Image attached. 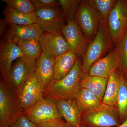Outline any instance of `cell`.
<instances>
[{
	"mask_svg": "<svg viewBox=\"0 0 127 127\" xmlns=\"http://www.w3.org/2000/svg\"><path fill=\"white\" fill-rule=\"evenodd\" d=\"M83 77L82 62L78 57L68 75L59 80L53 79L43 90V97L56 102L76 98L81 89L80 82Z\"/></svg>",
	"mask_w": 127,
	"mask_h": 127,
	"instance_id": "cell-1",
	"label": "cell"
},
{
	"mask_svg": "<svg viewBox=\"0 0 127 127\" xmlns=\"http://www.w3.org/2000/svg\"><path fill=\"white\" fill-rule=\"evenodd\" d=\"M113 46L108 28L107 20L101 19L98 31L89 44L82 57L83 76L88 73L94 63L108 54L113 49Z\"/></svg>",
	"mask_w": 127,
	"mask_h": 127,
	"instance_id": "cell-2",
	"label": "cell"
},
{
	"mask_svg": "<svg viewBox=\"0 0 127 127\" xmlns=\"http://www.w3.org/2000/svg\"><path fill=\"white\" fill-rule=\"evenodd\" d=\"M81 123L87 127H114L121 124L116 108L103 103L82 112Z\"/></svg>",
	"mask_w": 127,
	"mask_h": 127,
	"instance_id": "cell-3",
	"label": "cell"
},
{
	"mask_svg": "<svg viewBox=\"0 0 127 127\" xmlns=\"http://www.w3.org/2000/svg\"><path fill=\"white\" fill-rule=\"evenodd\" d=\"M75 18L90 43L98 31L101 19L100 14L86 0H81Z\"/></svg>",
	"mask_w": 127,
	"mask_h": 127,
	"instance_id": "cell-4",
	"label": "cell"
},
{
	"mask_svg": "<svg viewBox=\"0 0 127 127\" xmlns=\"http://www.w3.org/2000/svg\"><path fill=\"white\" fill-rule=\"evenodd\" d=\"M23 112L17 97L12 93L4 81H1L0 125L9 127Z\"/></svg>",
	"mask_w": 127,
	"mask_h": 127,
	"instance_id": "cell-5",
	"label": "cell"
},
{
	"mask_svg": "<svg viewBox=\"0 0 127 127\" xmlns=\"http://www.w3.org/2000/svg\"><path fill=\"white\" fill-rule=\"evenodd\" d=\"M36 69V61L25 57L19 58L12 66L7 82L5 83L17 96L25 82Z\"/></svg>",
	"mask_w": 127,
	"mask_h": 127,
	"instance_id": "cell-6",
	"label": "cell"
},
{
	"mask_svg": "<svg viewBox=\"0 0 127 127\" xmlns=\"http://www.w3.org/2000/svg\"><path fill=\"white\" fill-rule=\"evenodd\" d=\"M107 25L114 46L127 32V0H118L109 14Z\"/></svg>",
	"mask_w": 127,
	"mask_h": 127,
	"instance_id": "cell-7",
	"label": "cell"
},
{
	"mask_svg": "<svg viewBox=\"0 0 127 127\" xmlns=\"http://www.w3.org/2000/svg\"><path fill=\"white\" fill-rule=\"evenodd\" d=\"M43 90L36 70L25 82L17 96L24 112L31 109L43 97Z\"/></svg>",
	"mask_w": 127,
	"mask_h": 127,
	"instance_id": "cell-8",
	"label": "cell"
},
{
	"mask_svg": "<svg viewBox=\"0 0 127 127\" xmlns=\"http://www.w3.org/2000/svg\"><path fill=\"white\" fill-rule=\"evenodd\" d=\"M56 102L54 100L43 97L24 113L28 119L36 124L62 118Z\"/></svg>",
	"mask_w": 127,
	"mask_h": 127,
	"instance_id": "cell-9",
	"label": "cell"
},
{
	"mask_svg": "<svg viewBox=\"0 0 127 127\" xmlns=\"http://www.w3.org/2000/svg\"><path fill=\"white\" fill-rule=\"evenodd\" d=\"M60 6L36 9L37 23L43 32H53L61 31L66 25Z\"/></svg>",
	"mask_w": 127,
	"mask_h": 127,
	"instance_id": "cell-10",
	"label": "cell"
},
{
	"mask_svg": "<svg viewBox=\"0 0 127 127\" xmlns=\"http://www.w3.org/2000/svg\"><path fill=\"white\" fill-rule=\"evenodd\" d=\"M70 51L75 53L78 57L82 58L89 43L78 25L75 19L67 23L62 29Z\"/></svg>",
	"mask_w": 127,
	"mask_h": 127,
	"instance_id": "cell-11",
	"label": "cell"
},
{
	"mask_svg": "<svg viewBox=\"0 0 127 127\" xmlns=\"http://www.w3.org/2000/svg\"><path fill=\"white\" fill-rule=\"evenodd\" d=\"M24 57L20 48L10 39L6 38L0 45V69L4 82L6 83L11 70L13 62Z\"/></svg>",
	"mask_w": 127,
	"mask_h": 127,
	"instance_id": "cell-12",
	"label": "cell"
},
{
	"mask_svg": "<svg viewBox=\"0 0 127 127\" xmlns=\"http://www.w3.org/2000/svg\"><path fill=\"white\" fill-rule=\"evenodd\" d=\"M42 52L55 57L70 51L61 31L43 33L40 38Z\"/></svg>",
	"mask_w": 127,
	"mask_h": 127,
	"instance_id": "cell-13",
	"label": "cell"
},
{
	"mask_svg": "<svg viewBox=\"0 0 127 127\" xmlns=\"http://www.w3.org/2000/svg\"><path fill=\"white\" fill-rule=\"evenodd\" d=\"M120 67V59L115 47L106 56L94 63L87 74L107 79L111 73Z\"/></svg>",
	"mask_w": 127,
	"mask_h": 127,
	"instance_id": "cell-14",
	"label": "cell"
},
{
	"mask_svg": "<svg viewBox=\"0 0 127 127\" xmlns=\"http://www.w3.org/2000/svg\"><path fill=\"white\" fill-rule=\"evenodd\" d=\"M7 38L14 42L18 40L40 39L43 33L37 23L25 25H9Z\"/></svg>",
	"mask_w": 127,
	"mask_h": 127,
	"instance_id": "cell-15",
	"label": "cell"
},
{
	"mask_svg": "<svg viewBox=\"0 0 127 127\" xmlns=\"http://www.w3.org/2000/svg\"><path fill=\"white\" fill-rule=\"evenodd\" d=\"M56 103L58 111L66 122L73 127H81L82 112L76 98L60 100Z\"/></svg>",
	"mask_w": 127,
	"mask_h": 127,
	"instance_id": "cell-16",
	"label": "cell"
},
{
	"mask_svg": "<svg viewBox=\"0 0 127 127\" xmlns=\"http://www.w3.org/2000/svg\"><path fill=\"white\" fill-rule=\"evenodd\" d=\"M56 57L42 52L36 61V71L43 89L53 80Z\"/></svg>",
	"mask_w": 127,
	"mask_h": 127,
	"instance_id": "cell-17",
	"label": "cell"
},
{
	"mask_svg": "<svg viewBox=\"0 0 127 127\" xmlns=\"http://www.w3.org/2000/svg\"><path fill=\"white\" fill-rule=\"evenodd\" d=\"M121 78V70L120 67L109 75L107 78L106 88L102 101L103 104L113 107L116 109Z\"/></svg>",
	"mask_w": 127,
	"mask_h": 127,
	"instance_id": "cell-18",
	"label": "cell"
},
{
	"mask_svg": "<svg viewBox=\"0 0 127 127\" xmlns=\"http://www.w3.org/2000/svg\"><path fill=\"white\" fill-rule=\"evenodd\" d=\"M78 57L69 51L56 57L53 80H59L69 73L75 66Z\"/></svg>",
	"mask_w": 127,
	"mask_h": 127,
	"instance_id": "cell-19",
	"label": "cell"
},
{
	"mask_svg": "<svg viewBox=\"0 0 127 127\" xmlns=\"http://www.w3.org/2000/svg\"><path fill=\"white\" fill-rule=\"evenodd\" d=\"M4 18L8 25H25L37 23V18L35 12L27 14L17 11L9 6L5 7L3 12Z\"/></svg>",
	"mask_w": 127,
	"mask_h": 127,
	"instance_id": "cell-20",
	"label": "cell"
},
{
	"mask_svg": "<svg viewBox=\"0 0 127 127\" xmlns=\"http://www.w3.org/2000/svg\"><path fill=\"white\" fill-rule=\"evenodd\" d=\"M107 83V79L106 78L86 74L81 80L80 87L92 91L102 101Z\"/></svg>",
	"mask_w": 127,
	"mask_h": 127,
	"instance_id": "cell-21",
	"label": "cell"
},
{
	"mask_svg": "<svg viewBox=\"0 0 127 127\" xmlns=\"http://www.w3.org/2000/svg\"><path fill=\"white\" fill-rule=\"evenodd\" d=\"M82 113L101 106L102 101L88 89L81 88L76 98Z\"/></svg>",
	"mask_w": 127,
	"mask_h": 127,
	"instance_id": "cell-22",
	"label": "cell"
},
{
	"mask_svg": "<svg viewBox=\"0 0 127 127\" xmlns=\"http://www.w3.org/2000/svg\"><path fill=\"white\" fill-rule=\"evenodd\" d=\"M121 81L117 99L116 109L122 124L127 117V75L121 69Z\"/></svg>",
	"mask_w": 127,
	"mask_h": 127,
	"instance_id": "cell-23",
	"label": "cell"
},
{
	"mask_svg": "<svg viewBox=\"0 0 127 127\" xmlns=\"http://www.w3.org/2000/svg\"><path fill=\"white\" fill-rule=\"evenodd\" d=\"M20 48L24 57L37 61L42 54L40 39L18 40L15 42Z\"/></svg>",
	"mask_w": 127,
	"mask_h": 127,
	"instance_id": "cell-24",
	"label": "cell"
},
{
	"mask_svg": "<svg viewBox=\"0 0 127 127\" xmlns=\"http://www.w3.org/2000/svg\"><path fill=\"white\" fill-rule=\"evenodd\" d=\"M91 6L100 14L101 19L107 20L112 9L114 7L116 0H87Z\"/></svg>",
	"mask_w": 127,
	"mask_h": 127,
	"instance_id": "cell-25",
	"label": "cell"
},
{
	"mask_svg": "<svg viewBox=\"0 0 127 127\" xmlns=\"http://www.w3.org/2000/svg\"><path fill=\"white\" fill-rule=\"evenodd\" d=\"M81 0H59L60 7L64 19L66 23L75 19Z\"/></svg>",
	"mask_w": 127,
	"mask_h": 127,
	"instance_id": "cell-26",
	"label": "cell"
},
{
	"mask_svg": "<svg viewBox=\"0 0 127 127\" xmlns=\"http://www.w3.org/2000/svg\"><path fill=\"white\" fill-rule=\"evenodd\" d=\"M12 9L25 14L35 12V9L31 1L30 0H1Z\"/></svg>",
	"mask_w": 127,
	"mask_h": 127,
	"instance_id": "cell-27",
	"label": "cell"
},
{
	"mask_svg": "<svg viewBox=\"0 0 127 127\" xmlns=\"http://www.w3.org/2000/svg\"><path fill=\"white\" fill-rule=\"evenodd\" d=\"M116 47L120 59V68L127 75V32Z\"/></svg>",
	"mask_w": 127,
	"mask_h": 127,
	"instance_id": "cell-28",
	"label": "cell"
},
{
	"mask_svg": "<svg viewBox=\"0 0 127 127\" xmlns=\"http://www.w3.org/2000/svg\"><path fill=\"white\" fill-rule=\"evenodd\" d=\"M36 9L46 7L60 6L59 0H32Z\"/></svg>",
	"mask_w": 127,
	"mask_h": 127,
	"instance_id": "cell-29",
	"label": "cell"
},
{
	"mask_svg": "<svg viewBox=\"0 0 127 127\" xmlns=\"http://www.w3.org/2000/svg\"><path fill=\"white\" fill-rule=\"evenodd\" d=\"M9 127H36V124L28 119L23 112Z\"/></svg>",
	"mask_w": 127,
	"mask_h": 127,
	"instance_id": "cell-30",
	"label": "cell"
},
{
	"mask_svg": "<svg viewBox=\"0 0 127 127\" xmlns=\"http://www.w3.org/2000/svg\"><path fill=\"white\" fill-rule=\"evenodd\" d=\"M65 121L62 118L36 124V127H63L66 124Z\"/></svg>",
	"mask_w": 127,
	"mask_h": 127,
	"instance_id": "cell-31",
	"label": "cell"
},
{
	"mask_svg": "<svg viewBox=\"0 0 127 127\" xmlns=\"http://www.w3.org/2000/svg\"><path fill=\"white\" fill-rule=\"evenodd\" d=\"M8 25V24L6 22V21L5 20L4 18H3L1 19L0 21V35L3 34Z\"/></svg>",
	"mask_w": 127,
	"mask_h": 127,
	"instance_id": "cell-32",
	"label": "cell"
},
{
	"mask_svg": "<svg viewBox=\"0 0 127 127\" xmlns=\"http://www.w3.org/2000/svg\"><path fill=\"white\" fill-rule=\"evenodd\" d=\"M127 127V117L123 122L118 127Z\"/></svg>",
	"mask_w": 127,
	"mask_h": 127,
	"instance_id": "cell-33",
	"label": "cell"
},
{
	"mask_svg": "<svg viewBox=\"0 0 127 127\" xmlns=\"http://www.w3.org/2000/svg\"><path fill=\"white\" fill-rule=\"evenodd\" d=\"M63 127H73L71 126V125H70V124H68L67 123H66V124Z\"/></svg>",
	"mask_w": 127,
	"mask_h": 127,
	"instance_id": "cell-34",
	"label": "cell"
},
{
	"mask_svg": "<svg viewBox=\"0 0 127 127\" xmlns=\"http://www.w3.org/2000/svg\"><path fill=\"white\" fill-rule=\"evenodd\" d=\"M0 127H6V126H2V125H0Z\"/></svg>",
	"mask_w": 127,
	"mask_h": 127,
	"instance_id": "cell-35",
	"label": "cell"
},
{
	"mask_svg": "<svg viewBox=\"0 0 127 127\" xmlns=\"http://www.w3.org/2000/svg\"><path fill=\"white\" fill-rule=\"evenodd\" d=\"M86 127V126H84V125H82V127Z\"/></svg>",
	"mask_w": 127,
	"mask_h": 127,
	"instance_id": "cell-36",
	"label": "cell"
}]
</instances>
